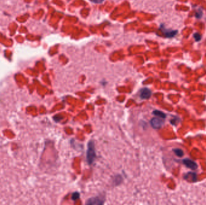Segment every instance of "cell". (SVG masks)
I'll return each instance as SVG.
<instances>
[{"instance_id":"cell-13","label":"cell","mask_w":206,"mask_h":205,"mask_svg":"<svg viewBox=\"0 0 206 205\" xmlns=\"http://www.w3.org/2000/svg\"><path fill=\"white\" fill-rule=\"evenodd\" d=\"M92 2L95 3V4H101L105 0H90Z\"/></svg>"},{"instance_id":"cell-5","label":"cell","mask_w":206,"mask_h":205,"mask_svg":"<svg viewBox=\"0 0 206 205\" xmlns=\"http://www.w3.org/2000/svg\"><path fill=\"white\" fill-rule=\"evenodd\" d=\"M183 163L189 169L191 170H196L198 168L197 164L193 160L190 159H184L183 160Z\"/></svg>"},{"instance_id":"cell-2","label":"cell","mask_w":206,"mask_h":205,"mask_svg":"<svg viewBox=\"0 0 206 205\" xmlns=\"http://www.w3.org/2000/svg\"><path fill=\"white\" fill-rule=\"evenodd\" d=\"M150 123L153 128L160 129L163 126L164 124V121L162 118L154 117L151 120Z\"/></svg>"},{"instance_id":"cell-3","label":"cell","mask_w":206,"mask_h":205,"mask_svg":"<svg viewBox=\"0 0 206 205\" xmlns=\"http://www.w3.org/2000/svg\"><path fill=\"white\" fill-rule=\"evenodd\" d=\"M160 30L163 32V34L168 38H172L177 35L178 31L177 30H171V29H166L163 26L160 27Z\"/></svg>"},{"instance_id":"cell-7","label":"cell","mask_w":206,"mask_h":205,"mask_svg":"<svg viewBox=\"0 0 206 205\" xmlns=\"http://www.w3.org/2000/svg\"><path fill=\"white\" fill-rule=\"evenodd\" d=\"M184 178L186 180H188L189 182H195L197 180V175L195 173L189 172V173H187L186 175H185Z\"/></svg>"},{"instance_id":"cell-6","label":"cell","mask_w":206,"mask_h":205,"mask_svg":"<svg viewBox=\"0 0 206 205\" xmlns=\"http://www.w3.org/2000/svg\"><path fill=\"white\" fill-rule=\"evenodd\" d=\"M151 91L148 88H144L140 91V97L143 99H148L151 96Z\"/></svg>"},{"instance_id":"cell-9","label":"cell","mask_w":206,"mask_h":205,"mask_svg":"<svg viewBox=\"0 0 206 205\" xmlns=\"http://www.w3.org/2000/svg\"><path fill=\"white\" fill-rule=\"evenodd\" d=\"M174 153L178 157H182L184 155L183 151L180 149H175L173 150Z\"/></svg>"},{"instance_id":"cell-8","label":"cell","mask_w":206,"mask_h":205,"mask_svg":"<svg viewBox=\"0 0 206 205\" xmlns=\"http://www.w3.org/2000/svg\"><path fill=\"white\" fill-rule=\"evenodd\" d=\"M153 114L155 115V116H159L160 118H165L166 116V114L163 113L162 111H159V110H155L153 111Z\"/></svg>"},{"instance_id":"cell-10","label":"cell","mask_w":206,"mask_h":205,"mask_svg":"<svg viewBox=\"0 0 206 205\" xmlns=\"http://www.w3.org/2000/svg\"><path fill=\"white\" fill-rule=\"evenodd\" d=\"M80 198V194L78 192H75L74 193L72 194V200L74 201L77 200V199H79Z\"/></svg>"},{"instance_id":"cell-1","label":"cell","mask_w":206,"mask_h":205,"mask_svg":"<svg viewBox=\"0 0 206 205\" xmlns=\"http://www.w3.org/2000/svg\"><path fill=\"white\" fill-rule=\"evenodd\" d=\"M96 158V153L95 149V145L92 141H90L88 145V149L86 153L87 162L89 164H92Z\"/></svg>"},{"instance_id":"cell-4","label":"cell","mask_w":206,"mask_h":205,"mask_svg":"<svg viewBox=\"0 0 206 205\" xmlns=\"http://www.w3.org/2000/svg\"><path fill=\"white\" fill-rule=\"evenodd\" d=\"M104 203V199L103 197H92L88 200L86 202L87 205H103Z\"/></svg>"},{"instance_id":"cell-12","label":"cell","mask_w":206,"mask_h":205,"mask_svg":"<svg viewBox=\"0 0 206 205\" xmlns=\"http://www.w3.org/2000/svg\"><path fill=\"white\" fill-rule=\"evenodd\" d=\"M194 37L197 42L200 41L201 39V36L199 33H195L194 34Z\"/></svg>"},{"instance_id":"cell-11","label":"cell","mask_w":206,"mask_h":205,"mask_svg":"<svg viewBox=\"0 0 206 205\" xmlns=\"http://www.w3.org/2000/svg\"><path fill=\"white\" fill-rule=\"evenodd\" d=\"M202 16H203V12L201 10H197L196 12V13H195V16H196L197 18L200 19V18H201L202 17Z\"/></svg>"}]
</instances>
